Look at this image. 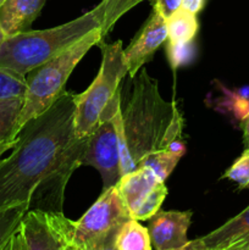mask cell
I'll return each instance as SVG.
<instances>
[{
  "label": "cell",
  "mask_w": 249,
  "mask_h": 250,
  "mask_svg": "<svg viewBox=\"0 0 249 250\" xmlns=\"http://www.w3.org/2000/svg\"><path fill=\"white\" fill-rule=\"evenodd\" d=\"M75 110L76 94L65 90L45 112L20 131L12 153L0 159V209L28 207L36 188L76 138Z\"/></svg>",
  "instance_id": "cell-1"
},
{
  "label": "cell",
  "mask_w": 249,
  "mask_h": 250,
  "mask_svg": "<svg viewBox=\"0 0 249 250\" xmlns=\"http://www.w3.org/2000/svg\"><path fill=\"white\" fill-rule=\"evenodd\" d=\"M121 156V176L141 167L148 156L167 150L182 136L183 117L175 102L159 92L158 81L142 67L121 83L120 103L114 114Z\"/></svg>",
  "instance_id": "cell-2"
},
{
  "label": "cell",
  "mask_w": 249,
  "mask_h": 250,
  "mask_svg": "<svg viewBox=\"0 0 249 250\" xmlns=\"http://www.w3.org/2000/svg\"><path fill=\"white\" fill-rule=\"evenodd\" d=\"M102 28L97 6L70 22L41 31L6 37L0 46V68L26 77L31 71L67 50L87 34Z\"/></svg>",
  "instance_id": "cell-3"
},
{
  "label": "cell",
  "mask_w": 249,
  "mask_h": 250,
  "mask_svg": "<svg viewBox=\"0 0 249 250\" xmlns=\"http://www.w3.org/2000/svg\"><path fill=\"white\" fill-rule=\"evenodd\" d=\"M102 41V28L94 29L62 54L34 68L26 76L27 89L22 110L15 127L14 138H16L27 122L45 112L59 99L66 90V82L76 66L92 46L97 45Z\"/></svg>",
  "instance_id": "cell-4"
},
{
  "label": "cell",
  "mask_w": 249,
  "mask_h": 250,
  "mask_svg": "<svg viewBox=\"0 0 249 250\" xmlns=\"http://www.w3.org/2000/svg\"><path fill=\"white\" fill-rule=\"evenodd\" d=\"M102 65L92 84L76 94L75 133L77 138L89 136L104 119L111 117L120 103L121 83L128 76L122 42H100Z\"/></svg>",
  "instance_id": "cell-5"
},
{
  "label": "cell",
  "mask_w": 249,
  "mask_h": 250,
  "mask_svg": "<svg viewBox=\"0 0 249 250\" xmlns=\"http://www.w3.org/2000/svg\"><path fill=\"white\" fill-rule=\"evenodd\" d=\"M132 219L116 186L103 190L78 221H73L71 246L76 250H103L115 246L117 234Z\"/></svg>",
  "instance_id": "cell-6"
},
{
  "label": "cell",
  "mask_w": 249,
  "mask_h": 250,
  "mask_svg": "<svg viewBox=\"0 0 249 250\" xmlns=\"http://www.w3.org/2000/svg\"><path fill=\"white\" fill-rule=\"evenodd\" d=\"M80 163L98 170L103 178V190L119 183L121 178V156L114 115L103 120L97 128L85 137V146Z\"/></svg>",
  "instance_id": "cell-7"
},
{
  "label": "cell",
  "mask_w": 249,
  "mask_h": 250,
  "mask_svg": "<svg viewBox=\"0 0 249 250\" xmlns=\"http://www.w3.org/2000/svg\"><path fill=\"white\" fill-rule=\"evenodd\" d=\"M20 229L27 250H66L71 244L73 221L63 212L28 210Z\"/></svg>",
  "instance_id": "cell-8"
},
{
  "label": "cell",
  "mask_w": 249,
  "mask_h": 250,
  "mask_svg": "<svg viewBox=\"0 0 249 250\" xmlns=\"http://www.w3.org/2000/svg\"><path fill=\"white\" fill-rule=\"evenodd\" d=\"M84 146L85 138L76 137L73 139L60 163L36 188L29 200L28 210L62 214L63 192L73 171L81 166L80 159Z\"/></svg>",
  "instance_id": "cell-9"
},
{
  "label": "cell",
  "mask_w": 249,
  "mask_h": 250,
  "mask_svg": "<svg viewBox=\"0 0 249 250\" xmlns=\"http://www.w3.org/2000/svg\"><path fill=\"white\" fill-rule=\"evenodd\" d=\"M165 41H167L166 19L153 9L136 39L124 49L128 77L133 78L139 70L151 60L155 51L165 43Z\"/></svg>",
  "instance_id": "cell-10"
},
{
  "label": "cell",
  "mask_w": 249,
  "mask_h": 250,
  "mask_svg": "<svg viewBox=\"0 0 249 250\" xmlns=\"http://www.w3.org/2000/svg\"><path fill=\"white\" fill-rule=\"evenodd\" d=\"M192 211L159 210L149 219V236L153 250H175L188 243L187 232L192 222Z\"/></svg>",
  "instance_id": "cell-11"
},
{
  "label": "cell",
  "mask_w": 249,
  "mask_h": 250,
  "mask_svg": "<svg viewBox=\"0 0 249 250\" xmlns=\"http://www.w3.org/2000/svg\"><path fill=\"white\" fill-rule=\"evenodd\" d=\"M159 182L163 181L159 180L158 176L148 166H142L121 176L116 187L131 217H133Z\"/></svg>",
  "instance_id": "cell-12"
},
{
  "label": "cell",
  "mask_w": 249,
  "mask_h": 250,
  "mask_svg": "<svg viewBox=\"0 0 249 250\" xmlns=\"http://www.w3.org/2000/svg\"><path fill=\"white\" fill-rule=\"evenodd\" d=\"M46 0H4L0 5V27L5 37L29 31Z\"/></svg>",
  "instance_id": "cell-13"
},
{
  "label": "cell",
  "mask_w": 249,
  "mask_h": 250,
  "mask_svg": "<svg viewBox=\"0 0 249 250\" xmlns=\"http://www.w3.org/2000/svg\"><path fill=\"white\" fill-rule=\"evenodd\" d=\"M202 239L208 250H221L239 241H249V207Z\"/></svg>",
  "instance_id": "cell-14"
},
{
  "label": "cell",
  "mask_w": 249,
  "mask_h": 250,
  "mask_svg": "<svg viewBox=\"0 0 249 250\" xmlns=\"http://www.w3.org/2000/svg\"><path fill=\"white\" fill-rule=\"evenodd\" d=\"M167 41L170 43H188L194 41L199 29L197 15L180 9L166 19Z\"/></svg>",
  "instance_id": "cell-15"
},
{
  "label": "cell",
  "mask_w": 249,
  "mask_h": 250,
  "mask_svg": "<svg viewBox=\"0 0 249 250\" xmlns=\"http://www.w3.org/2000/svg\"><path fill=\"white\" fill-rule=\"evenodd\" d=\"M117 250H153L148 227H144L139 221L129 219L124 224L116 238Z\"/></svg>",
  "instance_id": "cell-16"
},
{
  "label": "cell",
  "mask_w": 249,
  "mask_h": 250,
  "mask_svg": "<svg viewBox=\"0 0 249 250\" xmlns=\"http://www.w3.org/2000/svg\"><path fill=\"white\" fill-rule=\"evenodd\" d=\"M142 1L144 0H102V2L97 5V9L102 17L103 38L109 34L120 17Z\"/></svg>",
  "instance_id": "cell-17"
},
{
  "label": "cell",
  "mask_w": 249,
  "mask_h": 250,
  "mask_svg": "<svg viewBox=\"0 0 249 250\" xmlns=\"http://www.w3.org/2000/svg\"><path fill=\"white\" fill-rule=\"evenodd\" d=\"M23 105V97L0 102V141L15 139L14 132Z\"/></svg>",
  "instance_id": "cell-18"
},
{
  "label": "cell",
  "mask_w": 249,
  "mask_h": 250,
  "mask_svg": "<svg viewBox=\"0 0 249 250\" xmlns=\"http://www.w3.org/2000/svg\"><path fill=\"white\" fill-rule=\"evenodd\" d=\"M27 211L28 207L26 204L12 205L0 209V249L11 237V234L19 229Z\"/></svg>",
  "instance_id": "cell-19"
},
{
  "label": "cell",
  "mask_w": 249,
  "mask_h": 250,
  "mask_svg": "<svg viewBox=\"0 0 249 250\" xmlns=\"http://www.w3.org/2000/svg\"><path fill=\"white\" fill-rule=\"evenodd\" d=\"M27 81L24 76L0 68V102L24 97Z\"/></svg>",
  "instance_id": "cell-20"
},
{
  "label": "cell",
  "mask_w": 249,
  "mask_h": 250,
  "mask_svg": "<svg viewBox=\"0 0 249 250\" xmlns=\"http://www.w3.org/2000/svg\"><path fill=\"white\" fill-rule=\"evenodd\" d=\"M180 156L176 154L170 153V151H160V153H155L153 155L148 156L145 160L143 161L142 166H148L154 171L158 178L163 182H165L166 178L170 176L173 168L176 167L177 163L180 161ZM141 166V167H142Z\"/></svg>",
  "instance_id": "cell-21"
},
{
  "label": "cell",
  "mask_w": 249,
  "mask_h": 250,
  "mask_svg": "<svg viewBox=\"0 0 249 250\" xmlns=\"http://www.w3.org/2000/svg\"><path fill=\"white\" fill-rule=\"evenodd\" d=\"M166 195H167V187L165 186V182H159L132 219L137 221H146L151 219L160 210Z\"/></svg>",
  "instance_id": "cell-22"
},
{
  "label": "cell",
  "mask_w": 249,
  "mask_h": 250,
  "mask_svg": "<svg viewBox=\"0 0 249 250\" xmlns=\"http://www.w3.org/2000/svg\"><path fill=\"white\" fill-rule=\"evenodd\" d=\"M167 59L173 70L189 63L195 55V45L193 42L188 43H167Z\"/></svg>",
  "instance_id": "cell-23"
},
{
  "label": "cell",
  "mask_w": 249,
  "mask_h": 250,
  "mask_svg": "<svg viewBox=\"0 0 249 250\" xmlns=\"http://www.w3.org/2000/svg\"><path fill=\"white\" fill-rule=\"evenodd\" d=\"M222 177L236 182L239 189L249 187V149L244 150Z\"/></svg>",
  "instance_id": "cell-24"
},
{
  "label": "cell",
  "mask_w": 249,
  "mask_h": 250,
  "mask_svg": "<svg viewBox=\"0 0 249 250\" xmlns=\"http://www.w3.org/2000/svg\"><path fill=\"white\" fill-rule=\"evenodd\" d=\"M153 9L165 19H168L177 10L181 9L182 0H151Z\"/></svg>",
  "instance_id": "cell-25"
},
{
  "label": "cell",
  "mask_w": 249,
  "mask_h": 250,
  "mask_svg": "<svg viewBox=\"0 0 249 250\" xmlns=\"http://www.w3.org/2000/svg\"><path fill=\"white\" fill-rule=\"evenodd\" d=\"M0 250H27L26 244H24L23 236H22V232H21V229H20V226H19V229H17L16 231L11 234V237L7 239L6 243L2 246V248Z\"/></svg>",
  "instance_id": "cell-26"
},
{
  "label": "cell",
  "mask_w": 249,
  "mask_h": 250,
  "mask_svg": "<svg viewBox=\"0 0 249 250\" xmlns=\"http://www.w3.org/2000/svg\"><path fill=\"white\" fill-rule=\"evenodd\" d=\"M205 0H182L181 9L192 12L194 15H198L203 10Z\"/></svg>",
  "instance_id": "cell-27"
},
{
  "label": "cell",
  "mask_w": 249,
  "mask_h": 250,
  "mask_svg": "<svg viewBox=\"0 0 249 250\" xmlns=\"http://www.w3.org/2000/svg\"><path fill=\"white\" fill-rule=\"evenodd\" d=\"M175 250H208V248L204 244V242H203V239L198 238L194 239V241H189L185 247Z\"/></svg>",
  "instance_id": "cell-28"
},
{
  "label": "cell",
  "mask_w": 249,
  "mask_h": 250,
  "mask_svg": "<svg viewBox=\"0 0 249 250\" xmlns=\"http://www.w3.org/2000/svg\"><path fill=\"white\" fill-rule=\"evenodd\" d=\"M17 142V138L15 139H5V141H0V159L2 158V155H4L6 151L9 150H12V148L15 146V144H16Z\"/></svg>",
  "instance_id": "cell-29"
},
{
  "label": "cell",
  "mask_w": 249,
  "mask_h": 250,
  "mask_svg": "<svg viewBox=\"0 0 249 250\" xmlns=\"http://www.w3.org/2000/svg\"><path fill=\"white\" fill-rule=\"evenodd\" d=\"M242 128H243V142L246 149H249V115L244 119L243 125H242Z\"/></svg>",
  "instance_id": "cell-30"
},
{
  "label": "cell",
  "mask_w": 249,
  "mask_h": 250,
  "mask_svg": "<svg viewBox=\"0 0 249 250\" xmlns=\"http://www.w3.org/2000/svg\"><path fill=\"white\" fill-rule=\"evenodd\" d=\"M221 250H249V241H239Z\"/></svg>",
  "instance_id": "cell-31"
},
{
  "label": "cell",
  "mask_w": 249,
  "mask_h": 250,
  "mask_svg": "<svg viewBox=\"0 0 249 250\" xmlns=\"http://www.w3.org/2000/svg\"><path fill=\"white\" fill-rule=\"evenodd\" d=\"M6 38V37H5V34H4V32H2V29H1V27H0V46H1V44H2V42H4V39Z\"/></svg>",
  "instance_id": "cell-32"
},
{
  "label": "cell",
  "mask_w": 249,
  "mask_h": 250,
  "mask_svg": "<svg viewBox=\"0 0 249 250\" xmlns=\"http://www.w3.org/2000/svg\"><path fill=\"white\" fill-rule=\"evenodd\" d=\"M103 250H117V249H116V246H112V247H109V248L103 249Z\"/></svg>",
  "instance_id": "cell-33"
},
{
  "label": "cell",
  "mask_w": 249,
  "mask_h": 250,
  "mask_svg": "<svg viewBox=\"0 0 249 250\" xmlns=\"http://www.w3.org/2000/svg\"><path fill=\"white\" fill-rule=\"evenodd\" d=\"M66 250H76L75 248H73V247L72 246H71V244H70V246H68L67 247V249H66Z\"/></svg>",
  "instance_id": "cell-34"
},
{
  "label": "cell",
  "mask_w": 249,
  "mask_h": 250,
  "mask_svg": "<svg viewBox=\"0 0 249 250\" xmlns=\"http://www.w3.org/2000/svg\"><path fill=\"white\" fill-rule=\"evenodd\" d=\"M2 1H4V0H0V5H1V4H2Z\"/></svg>",
  "instance_id": "cell-35"
}]
</instances>
